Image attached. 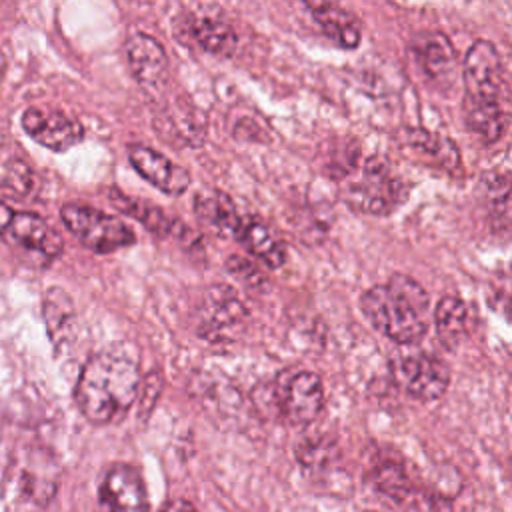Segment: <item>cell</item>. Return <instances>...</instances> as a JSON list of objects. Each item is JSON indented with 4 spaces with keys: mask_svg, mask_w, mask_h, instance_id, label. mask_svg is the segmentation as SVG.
<instances>
[{
    "mask_svg": "<svg viewBox=\"0 0 512 512\" xmlns=\"http://www.w3.org/2000/svg\"><path fill=\"white\" fill-rule=\"evenodd\" d=\"M390 368L396 384L406 394L424 402L440 398L450 384V372L446 364L424 352L396 356Z\"/></svg>",
    "mask_w": 512,
    "mask_h": 512,
    "instance_id": "cell-8",
    "label": "cell"
},
{
    "mask_svg": "<svg viewBox=\"0 0 512 512\" xmlns=\"http://www.w3.org/2000/svg\"><path fill=\"white\" fill-rule=\"evenodd\" d=\"M110 200L118 206V210H122L124 214H130L132 218L140 220L142 224H146V228H150L154 234H174L178 228V220L168 218L158 206L138 200V198H130L124 194H118V190L110 192Z\"/></svg>",
    "mask_w": 512,
    "mask_h": 512,
    "instance_id": "cell-23",
    "label": "cell"
},
{
    "mask_svg": "<svg viewBox=\"0 0 512 512\" xmlns=\"http://www.w3.org/2000/svg\"><path fill=\"white\" fill-rule=\"evenodd\" d=\"M242 242L246 248L266 262L270 268H280L286 262V250L284 244L276 238V234L262 222H250L240 232Z\"/></svg>",
    "mask_w": 512,
    "mask_h": 512,
    "instance_id": "cell-24",
    "label": "cell"
},
{
    "mask_svg": "<svg viewBox=\"0 0 512 512\" xmlns=\"http://www.w3.org/2000/svg\"><path fill=\"white\" fill-rule=\"evenodd\" d=\"M412 54L428 76H442L454 64L452 42L442 32H422L412 40Z\"/></svg>",
    "mask_w": 512,
    "mask_h": 512,
    "instance_id": "cell-20",
    "label": "cell"
},
{
    "mask_svg": "<svg viewBox=\"0 0 512 512\" xmlns=\"http://www.w3.org/2000/svg\"><path fill=\"white\" fill-rule=\"evenodd\" d=\"M194 212L198 220L218 238H240L242 220L234 202L220 190H200L194 196Z\"/></svg>",
    "mask_w": 512,
    "mask_h": 512,
    "instance_id": "cell-14",
    "label": "cell"
},
{
    "mask_svg": "<svg viewBox=\"0 0 512 512\" xmlns=\"http://www.w3.org/2000/svg\"><path fill=\"white\" fill-rule=\"evenodd\" d=\"M160 512H198L188 500H182V498H178V500H172V502H168Z\"/></svg>",
    "mask_w": 512,
    "mask_h": 512,
    "instance_id": "cell-29",
    "label": "cell"
},
{
    "mask_svg": "<svg viewBox=\"0 0 512 512\" xmlns=\"http://www.w3.org/2000/svg\"><path fill=\"white\" fill-rule=\"evenodd\" d=\"M0 236L42 262H50L62 252L60 234L44 218L14 210L6 202H0Z\"/></svg>",
    "mask_w": 512,
    "mask_h": 512,
    "instance_id": "cell-7",
    "label": "cell"
},
{
    "mask_svg": "<svg viewBox=\"0 0 512 512\" xmlns=\"http://www.w3.org/2000/svg\"><path fill=\"white\" fill-rule=\"evenodd\" d=\"M468 128L484 142H498L508 126V116L502 106H464Z\"/></svg>",
    "mask_w": 512,
    "mask_h": 512,
    "instance_id": "cell-25",
    "label": "cell"
},
{
    "mask_svg": "<svg viewBox=\"0 0 512 512\" xmlns=\"http://www.w3.org/2000/svg\"><path fill=\"white\" fill-rule=\"evenodd\" d=\"M206 118L202 110H198L192 102L180 98L166 106L160 112V128L158 132H170L176 140L184 142L186 146H200L206 138Z\"/></svg>",
    "mask_w": 512,
    "mask_h": 512,
    "instance_id": "cell-16",
    "label": "cell"
},
{
    "mask_svg": "<svg viewBox=\"0 0 512 512\" xmlns=\"http://www.w3.org/2000/svg\"><path fill=\"white\" fill-rule=\"evenodd\" d=\"M44 318L48 334L56 348H62V344L72 336L74 328V308L70 298L60 290L52 288L44 298Z\"/></svg>",
    "mask_w": 512,
    "mask_h": 512,
    "instance_id": "cell-22",
    "label": "cell"
},
{
    "mask_svg": "<svg viewBox=\"0 0 512 512\" xmlns=\"http://www.w3.org/2000/svg\"><path fill=\"white\" fill-rule=\"evenodd\" d=\"M100 512H148L146 486L140 472L130 464H114L98 490Z\"/></svg>",
    "mask_w": 512,
    "mask_h": 512,
    "instance_id": "cell-10",
    "label": "cell"
},
{
    "mask_svg": "<svg viewBox=\"0 0 512 512\" xmlns=\"http://www.w3.org/2000/svg\"><path fill=\"white\" fill-rule=\"evenodd\" d=\"M140 386L138 364L126 352H98L86 360L74 388L80 412L94 424L120 418L136 400Z\"/></svg>",
    "mask_w": 512,
    "mask_h": 512,
    "instance_id": "cell-1",
    "label": "cell"
},
{
    "mask_svg": "<svg viewBox=\"0 0 512 512\" xmlns=\"http://www.w3.org/2000/svg\"><path fill=\"white\" fill-rule=\"evenodd\" d=\"M298 462L308 470H320L334 458V446L322 438L302 440L298 450Z\"/></svg>",
    "mask_w": 512,
    "mask_h": 512,
    "instance_id": "cell-27",
    "label": "cell"
},
{
    "mask_svg": "<svg viewBox=\"0 0 512 512\" xmlns=\"http://www.w3.org/2000/svg\"><path fill=\"white\" fill-rule=\"evenodd\" d=\"M372 482L380 492L398 502L412 492L406 472L396 462H382L380 466H376L372 472Z\"/></svg>",
    "mask_w": 512,
    "mask_h": 512,
    "instance_id": "cell-26",
    "label": "cell"
},
{
    "mask_svg": "<svg viewBox=\"0 0 512 512\" xmlns=\"http://www.w3.org/2000/svg\"><path fill=\"white\" fill-rule=\"evenodd\" d=\"M128 66L136 82L148 92V96H164L168 88V56L164 46L144 34L136 32L126 40Z\"/></svg>",
    "mask_w": 512,
    "mask_h": 512,
    "instance_id": "cell-9",
    "label": "cell"
},
{
    "mask_svg": "<svg viewBox=\"0 0 512 512\" xmlns=\"http://www.w3.org/2000/svg\"><path fill=\"white\" fill-rule=\"evenodd\" d=\"M128 158L144 180H148L152 186L168 196H180L190 186V174L184 166L172 162L170 158L148 146L130 144Z\"/></svg>",
    "mask_w": 512,
    "mask_h": 512,
    "instance_id": "cell-13",
    "label": "cell"
},
{
    "mask_svg": "<svg viewBox=\"0 0 512 512\" xmlns=\"http://www.w3.org/2000/svg\"><path fill=\"white\" fill-rule=\"evenodd\" d=\"M244 318H246V310L238 300V296L226 286H212L202 306L200 332L204 334V338H214V336L222 338V334L228 328L238 326Z\"/></svg>",
    "mask_w": 512,
    "mask_h": 512,
    "instance_id": "cell-15",
    "label": "cell"
},
{
    "mask_svg": "<svg viewBox=\"0 0 512 512\" xmlns=\"http://www.w3.org/2000/svg\"><path fill=\"white\" fill-rule=\"evenodd\" d=\"M406 198V186L382 156L364 162L362 174L346 188V202L368 214H388Z\"/></svg>",
    "mask_w": 512,
    "mask_h": 512,
    "instance_id": "cell-3",
    "label": "cell"
},
{
    "mask_svg": "<svg viewBox=\"0 0 512 512\" xmlns=\"http://www.w3.org/2000/svg\"><path fill=\"white\" fill-rule=\"evenodd\" d=\"M466 324H468V312L464 302L456 296L440 298L434 310V326L440 342L450 348L456 346L466 334Z\"/></svg>",
    "mask_w": 512,
    "mask_h": 512,
    "instance_id": "cell-21",
    "label": "cell"
},
{
    "mask_svg": "<svg viewBox=\"0 0 512 512\" xmlns=\"http://www.w3.org/2000/svg\"><path fill=\"white\" fill-rule=\"evenodd\" d=\"M428 304L426 290L404 274H394L360 296V308L372 326L398 344H414L424 336Z\"/></svg>",
    "mask_w": 512,
    "mask_h": 512,
    "instance_id": "cell-2",
    "label": "cell"
},
{
    "mask_svg": "<svg viewBox=\"0 0 512 512\" xmlns=\"http://www.w3.org/2000/svg\"><path fill=\"white\" fill-rule=\"evenodd\" d=\"M10 480L22 506L44 508L58 490V466L48 452L28 448L12 462Z\"/></svg>",
    "mask_w": 512,
    "mask_h": 512,
    "instance_id": "cell-6",
    "label": "cell"
},
{
    "mask_svg": "<svg viewBox=\"0 0 512 512\" xmlns=\"http://www.w3.org/2000/svg\"><path fill=\"white\" fill-rule=\"evenodd\" d=\"M226 268H228V272L236 278V280H240L242 284H246V286H250V288H254V286H260L262 282H264V278H262V274L258 272V268H254V264L250 262V260H246V258H242V256H230L228 260H226Z\"/></svg>",
    "mask_w": 512,
    "mask_h": 512,
    "instance_id": "cell-28",
    "label": "cell"
},
{
    "mask_svg": "<svg viewBox=\"0 0 512 512\" xmlns=\"http://www.w3.org/2000/svg\"><path fill=\"white\" fill-rule=\"evenodd\" d=\"M66 228L90 250L108 254L134 244V230L122 220L82 204H64L60 210Z\"/></svg>",
    "mask_w": 512,
    "mask_h": 512,
    "instance_id": "cell-4",
    "label": "cell"
},
{
    "mask_svg": "<svg viewBox=\"0 0 512 512\" xmlns=\"http://www.w3.org/2000/svg\"><path fill=\"white\" fill-rule=\"evenodd\" d=\"M22 128L32 140L56 152H64L84 138L82 124L58 110L28 108L22 114Z\"/></svg>",
    "mask_w": 512,
    "mask_h": 512,
    "instance_id": "cell-12",
    "label": "cell"
},
{
    "mask_svg": "<svg viewBox=\"0 0 512 512\" xmlns=\"http://www.w3.org/2000/svg\"><path fill=\"white\" fill-rule=\"evenodd\" d=\"M180 30L186 32L206 52L216 56H230L238 46V36L234 28L218 16L190 14Z\"/></svg>",
    "mask_w": 512,
    "mask_h": 512,
    "instance_id": "cell-17",
    "label": "cell"
},
{
    "mask_svg": "<svg viewBox=\"0 0 512 512\" xmlns=\"http://www.w3.org/2000/svg\"><path fill=\"white\" fill-rule=\"evenodd\" d=\"M276 408L292 424H310L322 410V380L314 372H296L276 390Z\"/></svg>",
    "mask_w": 512,
    "mask_h": 512,
    "instance_id": "cell-11",
    "label": "cell"
},
{
    "mask_svg": "<svg viewBox=\"0 0 512 512\" xmlns=\"http://www.w3.org/2000/svg\"><path fill=\"white\" fill-rule=\"evenodd\" d=\"M502 82L498 50L488 40H476L464 58V106H502Z\"/></svg>",
    "mask_w": 512,
    "mask_h": 512,
    "instance_id": "cell-5",
    "label": "cell"
},
{
    "mask_svg": "<svg viewBox=\"0 0 512 512\" xmlns=\"http://www.w3.org/2000/svg\"><path fill=\"white\" fill-rule=\"evenodd\" d=\"M2 70H4V56L0 54V72H2Z\"/></svg>",
    "mask_w": 512,
    "mask_h": 512,
    "instance_id": "cell-30",
    "label": "cell"
},
{
    "mask_svg": "<svg viewBox=\"0 0 512 512\" xmlns=\"http://www.w3.org/2000/svg\"><path fill=\"white\" fill-rule=\"evenodd\" d=\"M320 28L326 36H330L334 42H338L342 48H356L360 42V28L354 14L346 12L344 8L330 4V2H318V4H306Z\"/></svg>",
    "mask_w": 512,
    "mask_h": 512,
    "instance_id": "cell-19",
    "label": "cell"
},
{
    "mask_svg": "<svg viewBox=\"0 0 512 512\" xmlns=\"http://www.w3.org/2000/svg\"><path fill=\"white\" fill-rule=\"evenodd\" d=\"M404 146L422 154L430 160V164L454 172L460 168V152L456 144L436 132H428L424 128H410L404 132Z\"/></svg>",
    "mask_w": 512,
    "mask_h": 512,
    "instance_id": "cell-18",
    "label": "cell"
}]
</instances>
